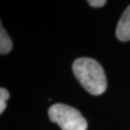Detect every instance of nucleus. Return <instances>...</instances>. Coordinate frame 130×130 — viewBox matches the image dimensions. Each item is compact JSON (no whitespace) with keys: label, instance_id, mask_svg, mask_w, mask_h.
<instances>
[{"label":"nucleus","instance_id":"obj_2","mask_svg":"<svg viewBox=\"0 0 130 130\" xmlns=\"http://www.w3.org/2000/svg\"><path fill=\"white\" fill-rule=\"evenodd\" d=\"M48 116L62 130H87L88 127L87 121L81 113L67 104H53L48 110Z\"/></svg>","mask_w":130,"mask_h":130},{"label":"nucleus","instance_id":"obj_4","mask_svg":"<svg viewBox=\"0 0 130 130\" xmlns=\"http://www.w3.org/2000/svg\"><path fill=\"white\" fill-rule=\"evenodd\" d=\"M13 47V43L8 34L6 32L4 27L1 26V30H0V53L3 54H7L11 51Z\"/></svg>","mask_w":130,"mask_h":130},{"label":"nucleus","instance_id":"obj_5","mask_svg":"<svg viewBox=\"0 0 130 130\" xmlns=\"http://www.w3.org/2000/svg\"><path fill=\"white\" fill-rule=\"evenodd\" d=\"M10 98L9 92L4 88L0 89V114H2L7 106V100Z\"/></svg>","mask_w":130,"mask_h":130},{"label":"nucleus","instance_id":"obj_3","mask_svg":"<svg viewBox=\"0 0 130 130\" xmlns=\"http://www.w3.org/2000/svg\"><path fill=\"white\" fill-rule=\"evenodd\" d=\"M117 38L121 42L130 41V6L123 12L118 22L116 30Z\"/></svg>","mask_w":130,"mask_h":130},{"label":"nucleus","instance_id":"obj_6","mask_svg":"<svg viewBox=\"0 0 130 130\" xmlns=\"http://www.w3.org/2000/svg\"><path fill=\"white\" fill-rule=\"evenodd\" d=\"M88 3L92 7L99 8V7H102L106 4V1L105 0H90V1H88Z\"/></svg>","mask_w":130,"mask_h":130},{"label":"nucleus","instance_id":"obj_1","mask_svg":"<svg viewBox=\"0 0 130 130\" xmlns=\"http://www.w3.org/2000/svg\"><path fill=\"white\" fill-rule=\"evenodd\" d=\"M72 70L79 83L91 94L99 95L106 91V75L98 61L87 57L78 58L73 62Z\"/></svg>","mask_w":130,"mask_h":130}]
</instances>
